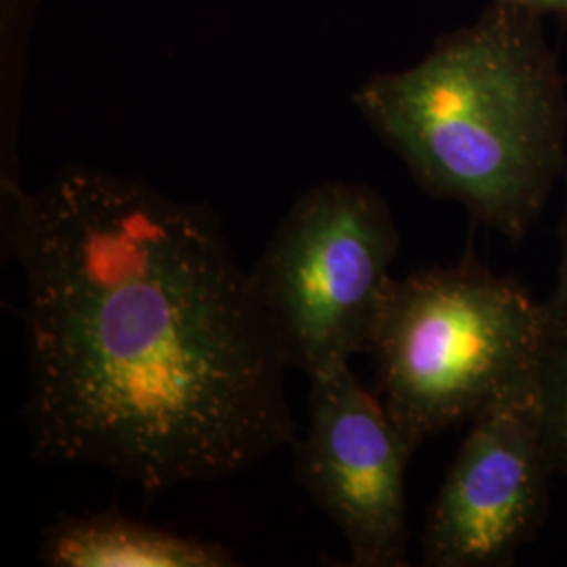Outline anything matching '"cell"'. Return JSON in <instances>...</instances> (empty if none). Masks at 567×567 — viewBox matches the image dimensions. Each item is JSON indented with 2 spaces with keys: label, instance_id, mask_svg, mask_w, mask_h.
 I'll return each mask as SVG.
<instances>
[{
  "label": "cell",
  "instance_id": "cell-1",
  "mask_svg": "<svg viewBox=\"0 0 567 567\" xmlns=\"http://www.w3.org/2000/svg\"><path fill=\"white\" fill-rule=\"evenodd\" d=\"M2 198L39 461L156 496L295 444L290 365L208 206L84 164L34 192L2 183Z\"/></svg>",
  "mask_w": 567,
  "mask_h": 567
},
{
  "label": "cell",
  "instance_id": "cell-2",
  "mask_svg": "<svg viewBox=\"0 0 567 567\" xmlns=\"http://www.w3.org/2000/svg\"><path fill=\"white\" fill-rule=\"evenodd\" d=\"M543 16L492 0L353 105L429 196L519 243L567 173V84Z\"/></svg>",
  "mask_w": 567,
  "mask_h": 567
},
{
  "label": "cell",
  "instance_id": "cell-3",
  "mask_svg": "<svg viewBox=\"0 0 567 567\" xmlns=\"http://www.w3.org/2000/svg\"><path fill=\"white\" fill-rule=\"evenodd\" d=\"M545 311L526 286L461 261L395 278L368 355L414 452L538 377Z\"/></svg>",
  "mask_w": 567,
  "mask_h": 567
},
{
  "label": "cell",
  "instance_id": "cell-4",
  "mask_svg": "<svg viewBox=\"0 0 567 567\" xmlns=\"http://www.w3.org/2000/svg\"><path fill=\"white\" fill-rule=\"evenodd\" d=\"M400 231L370 185L305 189L250 269L290 368L311 379L370 351L395 276Z\"/></svg>",
  "mask_w": 567,
  "mask_h": 567
},
{
  "label": "cell",
  "instance_id": "cell-5",
  "mask_svg": "<svg viewBox=\"0 0 567 567\" xmlns=\"http://www.w3.org/2000/svg\"><path fill=\"white\" fill-rule=\"evenodd\" d=\"M295 480L343 534L351 567L410 566L405 468L416 454L351 364L309 379Z\"/></svg>",
  "mask_w": 567,
  "mask_h": 567
},
{
  "label": "cell",
  "instance_id": "cell-6",
  "mask_svg": "<svg viewBox=\"0 0 567 567\" xmlns=\"http://www.w3.org/2000/svg\"><path fill=\"white\" fill-rule=\"evenodd\" d=\"M446 480L426 508V567H507L548 515L555 477L540 426L538 383L487 405L466 423Z\"/></svg>",
  "mask_w": 567,
  "mask_h": 567
},
{
  "label": "cell",
  "instance_id": "cell-7",
  "mask_svg": "<svg viewBox=\"0 0 567 567\" xmlns=\"http://www.w3.org/2000/svg\"><path fill=\"white\" fill-rule=\"evenodd\" d=\"M42 564L51 567H234L231 548L152 527L118 513L60 517L42 534Z\"/></svg>",
  "mask_w": 567,
  "mask_h": 567
},
{
  "label": "cell",
  "instance_id": "cell-8",
  "mask_svg": "<svg viewBox=\"0 0 567 567\" xmlns=\"http://www.w3.org/2000/svg\"><path fill=\"white\" fill-rule=\"evenodd\" d=\"M540 426L555 475H567V339H547L538 362Z\"/></svg>",
  "mask_w": 567,
  "mask_h": 567
},
{
  "label": "cell",
  "instance_id": "cell-9",
  "mask_svg": "<svg viewBox=\"0 0 567 567\" xmlns=\"http://www.w3.org/2000/svg\"><path fill=\"white\" fill-rule=\"evenodd\" d=\"M566 185V203L564 215L559 221V269H557V282L553 288V295L543 303L545 311V328L547 339H567V173L564 177Z\"/></svg>",
  "mask_w": 567,
  "mask_h": 567
},
{
  "label": "cell",
  "instance_id": "cell-10",
  "mask_svg": "<svg viewBox=\"0 0 567 567\" xmlns=\"http://www.w3.org/2000/svg\"><path fill=\"white\" fill-rule=\"evenodd\" d=\"M501 2L522 7V9L538 13L543 18H547V16L567 18V0H501Z\"/></svg>",
  "mask_w": 567,
  "mask_h": 567
}]
</instances>
